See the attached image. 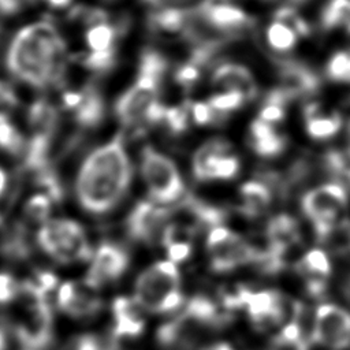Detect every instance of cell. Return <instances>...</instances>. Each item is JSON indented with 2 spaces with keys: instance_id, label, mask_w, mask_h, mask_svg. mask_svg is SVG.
Wrapping results in <instances>:
<instances>
[{
  "instance_id": "cell-1",
  "label": "cell",
  "mask_w": 350,
  "mask_h": 350,
  "mask_svg": "<svg viewBox=\"0 0 350 350\" xmlns=\"http://www.w3.org/2000/svg\"><path fill=\"white\" fill-rule=\"evenodd\" d=\"M131 182V163L120 134L98 146L79 167L75 193L79 205L92 215L112 211Z\"/></svg>"
},
{
  "instance_id": "cell-2",
  "label": "cell",
  "mask_w": 350,
  "mask_h": 350,
  "mask_svg": "<svg viewBox=\"0 0 350 350\" xmlns=\"http://www.w3.org/2000/svg\"><path fill=\"white\" fill-rule=\"evenodd\" d=\"M5 63L19 81L36 88L60 83L66 71V44L53 25L36 22L11 41Z\"/></svg>"
},
{
  "instance_id": "cell-3",
  "label": "cell",
  "mask_w": 350,
  "mask_h": 350,
  "mask_svg": "<svg viewBox=\"0 0 350 350\" xmlns=\"http://www.w3.org/2000/svg\"><path fill=\"white\" fill-rule=\"evenodd\" d=\"M134 298L141 308L150 313L174 312L183 304L180 275L176 264L157 261L148 267L135 280Z\"/></svg>"
},
{
  "instance_id": "cell-4",
  "label": "cell",
  "mask_w": 350,
  "mask_h": 350,
  "mask_svg": "<svg viewBox=\"0 0 350 350\" xmlns=\"http://www.w3.org/2000/svg\"><path fill=\"white\" fill-rule=\"evenodd\" d=\"M16 298L22 299V314L14 324L18 340L29 350L46 347L52 340V312L42 291L34 280L19 283Z\"/></svg>"
},
{
  "instance_id": "cell-5",
  "label": "cell",
  "mask_w": 350,
  "mask_h": 350,
  "mask_svg": "<svg viewBox=\"0 0 350 350\" xmlns=\"http://www.w3.org/2000/svg\"><path fill=\"white\" fill-rule=\"evenodd\" d=\"M40 247L62 264L86 261L93 257L86 234L78 221L49 219L37 232Z\"/></svg>"
},
{
  "instance_id": "cell-6",
  "label": "cell",
  "mask_w": 350,
  "mask_h": 350,
  "mask_svg": "<svg viewBox=\"0 0 350 350\" xmlns=\"http://www.w3.org/2000/svg\"><path fill=\"white\" fill-rule=\"evenodd\" d=\"M141 174L149 197L157 204H171L185 194V185L175 163L152 146L141 152Z\"/></svg>"
},
{
  "instance_id": "cell-7",
  "label": "cell",
  "mask_w": 350,
  "mask_h": 350,
  "mask_svg": "<svg viewBox=\"0 0 350 350\" xmlns=\"http://www.w3.org/2000/svg\"><path fill=\"white\" fill-rule=\"evenodd\" d=\"M347 205V194L343 186L328 183L308 191L302 198L304 212L312 219L320 239L339 224L340 215Z\"/></svg>"
},
{
  "instance_id": "cell-8",
  "label": "cell",
  "mask_w": 350,
  "mask_h": 350,
  "mask_svg": "<svg viewBox=\"0 0 350 350\" xmlns=\"http://www.w3.org/2000/svg\"><path fill=\"white\" fill-rule=\"evenodd\" d=\"M209 264L215 272H227L239 265L257 261V250L238 234L226 227H213L206 238Z\"/></svg>"
},
{
  "instance_id": "cell-9",
  "label": "cell",
  "mask_w": 350,
  "mask_h": 350,
  "mask_svg": "<svg viewBox=\"0 0 350 350\" xmlns=\"http://www.w3.org/2000/svg\"><path fill=\"white\" fill-rule=\"evenodd\" d=\"M231 145L223 138L204 142L193 154L191 171L197 180L231 179L239 171V160L230 154Z\"/></svg>"
},
{
  "instance_id": "cell-10",
  "label": "cell",
  "mask_w": 350,
  "mask_h": 350,
  "mask_svg": "<svg viewBox=\"0 0 350 350\" xmlns=\"http://www.w3.org/2000/svg\"><path fill=\"white\" fill-rule=\"evenodd\" d=\"M160 81L145 75H137L133 86H130L116 101L115 113L120 123L126 127H134L145 123L149 108L159 101Z\"/></svg>"
},
{
  "instance_id": "cell-11",
  "label": "cell",
  "mask_w": 350,
  "mask_h": 350,
  "mask_svg": "<svg viewBox=\"0 0 350 350\" xmlns=\"http://www.w3.org/2000/svg\"><path fill=\"white\" fill-rule=\"evenodd\" d=\"M312 342L332 350H343L350 346V313L334 304H323L317 308Z\"/></svg>"
},
{
  "instance_id": "cell-12",
  "label": "cell",
  "mask_w": 350,
  "mask_h": 350,
  "mask_svg": "<svg viewBox=\"0 0 350 350\" xmlns=\"http://www.w3.org/2000/svg\"><path fill=\"white\" fill-rule=\"evenodd\" d=\"M171 212L154 201H138L126 221L129 235L145 243L161 241L164 230L171 223Z\"/></svg>"
},
{
  "instance_id": "cell-13",
  "label": "cell",
  "mask_w": 350,
  "mask_h": 350,
  "mask_svg": "<svg viewBox=\"0 0 350 350\" xmlns=\"http://www.w3.org/2000/svg\"><path fill=\"white\" fill-rule=\"evenodd\" d=\"M129 267L127 252L112 242H104L92 257L90 268L85 276V283L96 290L108 282L120 278Z\"/></svg>"
},
{
  "instance_id": "cell-14",
  "label": "cell",
  "mask_w": 350,
  "mask_h": 350,
  "mask_svg": "<svg viewBox=\"0 0 350 350\" xmlns=\"http://www.w3.org/2000/svg\"><path fill=\"white\" fill-rule=\"evenodd\" d=\"M97 290L83 283L64 282L57 290L59 308L72 317H88L96 314L101 308Z\"/></svg>"
},
{
  "instance_id": "cell-15",
  "label": "cell",
  "mask_w": 350,
  "mask_h": 350,
  "mask_svg": "<svg viewBox=\"0 0 350 350\" xmlns=\"http://www.w3.org/2000/svg\"><path fill=\"white\" fill-rule=\"evenodd\" d=\"M212 85L220 92H239L246 100L257 93V86L252 72L241 64L224 63L219 66L212 75Z\"/></svg>"
},
{
  "instance_id": "cell-16",
  "label": "cell",
  "mask_w": 350,
  "mask_h": 350,
  "mask_svg": "<svg viewBox=\"0 0 350 350\" xmlns=\"http://www.w3.org/2000/svg\"><path fill=\"white\" fill-rule=\"evenodd\" d=\"M141 305L135 298L118 297L112 302V313H113V336H138L142 334L145 328V320L141 314Z\"/></svg>"
},
{
  "instance_id": "cell-17",
  "label": "cell",
  "mask_w": 350,
  "mask_h": 350,
  "mask_svg": "<svg viewBox=\"0 0 350 350\" xmlns=\"http://www.w3.org/2000/svg\"><path fill=\"white\" fill-rule=\"evenodd\" d=\"M197 12L208 26L223 31L242 29L249 22V16L241 8L228 3L217 4L209 8H198Z\"/></svg>"
},
{
  "instance_id": "cell-18",
  "label": "cell",
  "mask_w": 350,
  "mask_h": 350,
  "mask_svg": "<svg viewBox=\"0 0 350 350\" xmlns=\"http://www.w3.org/2000/svg\"><path fill=\"white\" fill-rule=\"evenodd\" d=\"M75 120L82 127H96L105 115L103 94L93 86L81 90V100L74 109Z\"/></svg>"
},
{
  "instance_id": "cell-19",
  "label": "cell",
  "mask_w": 350,
  "mask_h": 350,
  "mask_svg": "<svg viewBox=\"0 0 350 350\" xmlns=\"http://www.w3.org/2000/svg\"><path fill=\"white\" fill-rule=\"evenodd\" d=\"M319 81L313 72L298 64H287L280 77V90L290 98L301 94H308L316 90Z\"/></svg>"
},
{
  "instance_id": "cell-20",
  "label": "cell",
  "mask_w": 350,
  "mask_h": 350,
  "mask_svg": "<svg viewBox=\"0 0 350 350\" xmlns=\"http://www.w3.org/2000/svg\"><path fill=\"white\" fill-rule=\"evenodd\" d=\"M267 239L276 252L286 254V252L299 239L297 221L288 215L275 216L268 224Z\"/></svg>"
},
{
  "instance_id": "cell-21",
  "label": "cell",
  "mask_w": 350,
  "mask_h": 350,
  "mask_svg": "<svg viewBox=\"0 0 350 350\" xmlns=\"http://www.w3.org/2000/svg\"><path fill=\"white\" fill-rule=\"evenodd\" d=\"M306 116V131L314 139H325L335 135L340 126L342 119L340 115L334 113H324L320 111L319 104H310L306 107L305 111Z\"/></svg>"
},
{
  "instance_id": "cell-22",
  "label": "cell",
  "mask_w": 350,
  "mask_h": 350,
  "mask_svg": "<svg viewBox=\"0 0 350 350\" xmlns=\"http://www.w3.org/2000/svg\"><path fill=\"white\" fill-rule=\"evenodd\" d=\"M27 120L33 134L52 137L57 126V111L49 101L37 100L29 108Z\"/></svg>"
},
{
  "instance_id": "cell-23",
  "label": "cell",
  "mask_w": 350,
  "mask_h": 350,
  "mask_svg": "<svg viewBox=\"0 0 350 350\" xmlns=\"http://www.w3.org/2000/svg\"><path fill=\"white\" fill-rule=\"evenodd\" d=\"M242 212L247 216H257L262 213L271 204V193L268 187L257 180H250L241 187Z\"/></svg>"
},
{
  "instance_id": "cell-24",
  "label": "cell",
  "mask_w": 350,
  "mask_h": 350,
  "mask_svg": "<svg viewBox=\"0 0 350 350\" xmlns=\"http://www.w3.org/2000/svg\"><path fill=\"white\" fill-rule=\"evenodd\" d=\"M191 12L180 8H165L150 16V26L165 33H182L187 27Z\"/></svg>"
},
{
  "instance_id": "cell-25",
  "label": "cell",
  "mask_w": 350,
  "mask_h": 350,
  "mask_svg": "<svg viewBox=\"0 0 350 350\" xmlns=\"http://www.w3.org/2000/svg\"><path fill=\"white\" fill-rule=\"evenodd\" d=\"M297 269L305 280L317 278L327 279L331 273V262L323 250L312 249L299 260Z\"/></svg>"
},
{
  "instance_id": "cell-26",
  "label": "cell",
  "mask_w": 350,
  "mask_h": 350,
  "mask_svg": "<svg viewBox=\"0 0 350 350\" xmlns=\"http://www.w3.org/2000/svg\"><path fill=\"white\" fill-rule=\"evenodd\" d=\"M116 37V27L105 21L89 26V30L86 31V44L90 52H112L115 51Z\"/></svg>"
},
{
  "instance_id": "cell-27",
  "label": "cell",
  "mask_w": 350,
  "mask_h": 350,
  "mask_svg": "<svg viewBox=\"0 0 350 350\" xmlns=\"http://www.w3.org/2000/svg\"><path fill=\"white\" fill-rule=\"evenodd\" d=\"M323 26L346 27L350 31V0H331L323 12Z\"/></svg>"
},
{
  "instance_id": "cell-28",
  "label": "cell",
  "mask_w": 350,
  "mask_h": 350,
  "mask_svg": "<svg viewBox=\"0 0 350 350\" xmlns=\"http://www.w3.org/2000/svg\"><path fill=\"white\" fill-rule=\"evenodd\" d=\"M165 71H167V60L160 52L154 49H146L142 53L139 60V67H138L139 75H145L161 82Z\"/></svg>"
},
{
  "instance_id": "cell-29",
  "label": "cell",
  "mask_w": 350,
  "mask_h": 350,
  "mask_svg": "<svg viewBox=\"0 0 350 350\" xmlns=\"http://www.w3.org/2000/svg\"><path fill=\"white\" fill-rule=\"evenodd\" d=\"M297 34L286 25L275 21L267 30V40L275 51H290L297 42Z\"/></svg>"
},
{
  "instance_id": "cell-30",
  "label": "cell",
  "mask_w": 350,
  "mask_h": 350,
  "mask_svg": "<svg viewBox=\"0 0 350 350\" xmlns=\"http://www.w3.org/2000/svg\"><path fill=\"white\" fill-rule=\"evenodd\" d=\"M0 149L11 154H19L26 149L22 134L8 118L0 119Z\"/></svg>"
},
{
  "instance_id": "cell-31",
  "label": "cell",
  "mask_w": 350,
  "mask_h": 350,
  "mask_svg": "<svg viewBox=\"0 0 350 350\" xmlns=\"http://www.w3.org/2000/svg\"><path fill=\"white\" fill-rule=\"evenodd\" d=\"M52 200L46 194H36L25 204V215L34 223H45L49 220Z\"/></svg>"
},
{
  "instance_id": "cell-32",
  "label": "cell",
  "mask_w": 350,
  "mask_h": 350,
  "mask_svg": "<svg viewBox=\"0 0 350 350\" xmlns=\"http://www.w3.org/2000/svg\"><path fill=\"white\" fill-rule=\"evenodd\" d=\"M246 101L245 96L239 92H219L216 94H213L208 103L209 105L219 112L220 115L227 116L231 111L238 109L241 105H243V103Z\"/></svg>"
},
{
  "instance_id": "cell-33",
  "label": "cell",
  "mask_w": 350,
  "mask_h": 350,
  "mask_svg": "<svg viewBox=\"0 0 350 350\" xmlns=\"http://www.w3.org/2000/svg\"><path fill=\"white\" fill-rule=\"evenodd\" d=\"M190 104L191 103H183L180 105L167 108L165 116H164V123L174 134L183 133L187 129L189 116H191Z\"/></svg>"
},
{
  "instance_id": "cell-34",
  "label": "cell",
  "mask_w": 350,
  "mask_h": 350,
  "mask_svg": "<svg viewBox=\"0 0 350 350\" xmlns=\"http://www.w3.org/2000/svg\"><path fill=\"white\" fill-rule=\"evenodd\" d=\"M327 71L332 81L350 83V52H336L331 57Z\"/></svg>"
},
{
  "instance_id": "cell-35",
  "label": "cell",
  "mask_w": 350,
  "mask_h": 350,
  "mask_svg": "<svg viewBox=\"0 0 350 350\" xmlns=\"http://www.w3.org/2000/svg\"><path fill=\"white\" fill-rule=\"evenodd\" d=\"M1 249L4 254L10 256L11 258H25L30 252L26 237L21 228H16L12 234L7 237Z\"/></svg>"
},
{
  "instance_id": "cell-36",
  "label": "cell",
  "mask_w": 350,
  "mask_h": 350,
  "mask_svg": "<svg viewBox=\"0 0 350 350\" xmlns=\"http://www.w3.org/2000/svg\"><path fill=\"white\" fill-rule=\"evenodd\" d=\"M116 62L115 51L112 52H89L82 60L83 66L94 72H107L109 71Z\"/></svg>"
},
{
  "instance_id": "cell-37",
  "label": "cell",
  "mask_w": 350,
  "mask_h": 350,
  "mask_svg": "<svg viewBox=\"0 0 350 350\" xmlns=\"http://www.w3.org/2000/svg\"><path fill=\"white\" fill-rule=\"evenodd\" d=\"M190 113L193 120L200 124V126H206L211 123H217L221 122V119L227 118L224 115H220L219 112H216L209 103H202V101H197V103H191L190 104Z\"/></svg>"
},
{
  "instance_id": "cell-38",
  "label": "cell",
  "mask_w": 350,
  "mask_h": 350,
  "mask_svg": "<svg viewBox=\"0 0 350 350\" xmlns=\"http://www.w3.org/2000/svg\"><path fill=\"white\" fill-rule=\"evenodd\" d=\"M275 21L288 26L297 36H306L309 33L308 23L290 7H283L275 14Z\"/></svg>"
},
{
  "instance_id": "cell-39",
  "label": "cell",
  "mask_w": 350,
  "mask_h": 350,
  "mask_svg": "<svg viewBox=\"0 0 350 350\" xmlns=\"http://www.w3.org/2000/svg\"><path fill=\"white\" fill-rule=\"evenodd\" d=\"M252 146L261 156H275L283 150L284 138L280 137L276 131H273L267 137L252 139Z\"/></svg>"
},
{
  "instance_id": "cell-40",
  "label": "cell",
  "mask_w": 350,
  "mask_h": 350,
  "mask_svg": "<svg viewBox=\"0 0 350 350\" xmlns=\"http://www.w3.org/2000/svg\"><path fill=\"white\" fill-rule=\"evenodd\" d=\"M200 74H201V66L193 60H189L187 63L178 67V70L175 71V81L176 83L187 89L198 81Z\"/></svg>"
},
{
  "instance_id": "cell-41",
  "label": "cell",
  "mask_w": 350,
  "mask_h": 350,
  "mask_svg": "<svg viewBox=\"0 0 350 350\" xmlns=\"http://www.w3.org/2000/svg\"><path fill=\"white\" fill-rule=\"evenodd\" d=\"M168 260L172 262H182L186 258H189L191 253V242L190 239H179L168 243L165 246Z\"/></svg>"
},
{
  "instance_id": "cell-42",
  "label": "cell",
  "mask_w": 350,
  "mask_h": 350,
  "mask_svg": "<svg viewBox=\"0 0 350 350\" xmlns=\"http://www.w3.org/2000/svg\"><path fill=\"white\" fill-rule=\"evenodd\" d=\"M19 283L10 273H0V304H8L16 298Z\"/></svg>"
},
{
  "instance_id": "cell-43",
  "label": "cell",
  "mask_w": 350,
  "mask_h": 350,
  "mask_svg": "<svg viewBox=\"0 0 350 350\" xmlns=\"http://www.w3.org/2000/svg\"><path fill=\"white\" fill-rule=\"evenodd\" d=\"M18 105V97L12 88L0 81V119L8 118V113Z\"/></svg>"
},
{
  "instance_id": "cell-44",
  "label": "cell",
  "mask_w": 350,
  "mask_h": 350,
  "mask_svg": "<svg viewBox=\"0 0 350 350\" xmlns=\"http://www.w3.org/2000/svg\"><path fill=\"white\" fill-rule=\"evenodd\" d=\"M34 282L42 291H45L48 294V293H51L56 288L57 276L52 272H48V271H38L36 278H34Z\"/></svg>"
},
{
  "instance_id": "cell-45",
  "label": "cell",
  "mask_w": 350,
  "mask_h": 350,
  "mask_svg": "<svg viewBox=\"0 0 350 350\" xmlns=\"http://www.w3.org/2000/svg\"><path fill=\"white\" fill-rule=\"evenodd\" d=\"M30 1L33 0H0V12L4 15H12Z\"/></svg>"
},
{
  "instance_id": "cell-46",
  "label": "cell",
  "mask_w": 350,
  "mask_h": 350,
  "mask_svg": "<svg viewBox=\"0 0 350 350\" xmlns=\"http://www.w3.org/2000/svg\"><path fill=\"white\" fill-rule=\"evenodd\" d=\"M51 7L55 8H63L71 3V0H45Z\"/></svg>"
},
{
  "instance_id": "cell-47",
  "label": "cell",
  "mask_w": 350,
  "mask_h": 350,
  "mask_svg": "<svg viewBox=\"0 0 350 350\" xmlns=\"http://www.w3.org/2000/svg\"><path fill=\"white\" fill-rule=\"evenodd\" d=\"M5 186H7V174H5V171L0 167V196L3 194Z\"/></svg>"
},
{
  "instance_id": "cell-48",
  "label": "cell",
  "mask_w": 350,
  "mask_h": 350,
  "mask_svg": "<svg viewBox=\"0 0 350 350\" xmlns=\"http://www.w3.org/2000/svg\"><path fill=\"white\" fill-rule=\"evenodd\" d=\"M206 350H232V349L228 345H226V343H219V345H215V346H212V347H209Z\"/></svg>"
},
{
  "instance_id": "cell-49",
  "label": "cell",
  "mask_w": 350,
  "mask_h": 350,
  "mask_svg": "<svg viewBox=\"0 0 350 350\" xmlns=\"http://www.w3.org/2000/svg\"><path fill=\"white\" fill-rule=\"evenodd\" d=\"M5 347H7V340L3 331L0 329V350H5Z\"/></svg>"
},
{
  "instance_id": "cell-50",
  "label": "cell",
  "mask_w": 350,
  "mask_h": 350,
  "mask_svg": "<svg viewBox=\"0 0 350 350\" xmlns=\"http://www.w3.org/2000/svg\"><path fill=\"white\" fill-rule=\"evenodd\" d=\"M293 3H301V1H304V0H291Z\"/></svg>"
}]
</instances>
